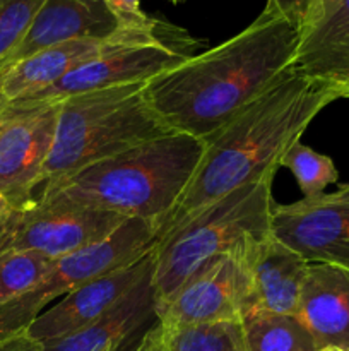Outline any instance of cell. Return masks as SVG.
Returning <instances> with one entry per match:
<instances>
[{
	"instance_id": "cell-7",
	"label": "cell",
	"mask_w": 349,
	"mask_h": 351,
	"mask_svg": "<svg viewBox=\"0 0 349 351\" xmlns=\"http://www.w3.org/2000/svg\"><path fill=\"white\" fill-rule=\"evenodd\" d=\"M157 239L159 228L154 223L127 219L108 239L55 259L47 276L33 290L0 307V341L26 332L51 302L142 259L154 249Z\"/></svg>"
},
{
	"instance_id": "cell-9",
	"label": "cell",
	"mask_w": 349,
	"mask_h": 351,
	"mask_svg": "<svg viewBox=\"0 0 349 351\" xmlns=\"http://www.w3.org/2000/svg\"><path fill=\"white\" fill-rule=\"evenodd\" d=\"M58 108L60 101L0 105V197L9 208L31 204L43 187Z\"/></svg>"
},
{
	"instance_id": "cell-11",
	"label": "cell",
	"mask_w": 349,
	"mask_h": 351,
	"mask_svg": "<svg viewBox=\"0 0 349 351\" xmlns=\"http://www.w3.org/2000/svg\"><path fill=\"white\" fill-rule=\"evenodd\" d=\"M270 233L308 264L349 271V184L332 194L274 204Z\"/></svg>"
},
{
	"instance_id": "cell-24",
	"label": "cell",
	"mask_w": 349,
	"mask_h": 351,
	"mask_svg": "<svg viewBox=\"0 0 349 351\" xmlns=\"http://www.w3.org/2000/svg\"><path fill=\"white\" fill-rule=\"evenodd\" d=\"M318 0H267L266 12L289 23L298 33L307 27L317 10Z\"/></svg>"
},
{
	"instance_id": "cell-5",
	"label": "cell",
	"mask_w": 349,
	"mask_h": 351,
	"mask_svg": "<svg viewBox=\"0 0 349 351\" xmlns=\"http://www.w3.org/2000/svg\"><path fill=\"white\" fill-rule=\"evenodd\" d=\"M272 180L236 189L164 230L154 247V300H166L211 259L270 235Z\"/></svg>"
},
{
	"instance_id": "cell-2",
	"label": "cell",
	"mask_w": 349,
	"mask_h": 351,
	"mask_svg": "<svg viewBox=\"0 0 349 351\" xmlns=\"http://www.w3.org/2000/svg\"><path fill=\"white\" fill-rule=\"evenodd\" d=\"M341 98L337 89L294 69L281 77L205 141L197 170L161 233L236 189L274 180L311 120Z\"/></svg>"
},
{
	"instance_id": "cell-1",
	"label": "cell",
	"mask_w": 349,
	"mask_h": 351,
	"mask_svg": "<svg viewBox=\"0 0 349 351\" xmlns=\"http://www.w3.org/2000/svg\"><path fill=\"white\" fill-rule=\"evenodd\" d=\"M300 33L262 10L250 26L147 82L157 115L173 132L207 141L293 71Z\"/></svg>"
},
{
	"instance_id": "cell-33",
	"label": "cell",
	"mask_w": 349,
	"mask_h": 351,
	"mask_svg": "<svg viewBox=\"0 0 349 351\" xmlns=\"http://www.w3.org/2000/svg\"><path fill=\"white\" fill-rule=\"evenodd\" d=\"M159 331H161V329H159ZM159 350H161V346H159Z\"/></svg>"
},
{
	"instance_id": "cell-17",
	"label": "cell",
	"mask_w": 349,
	"mask_h": 351,
	"mask_svg": "<svg viewBox=\"0 0 349 351\" xmlns=\"http://www.w3.org/2000/svg\"><path fill=\"white\" fill-rule=\"evenodd\" d=\"M115 36L108 40L64 41L9 65L0 72V105L41 95L68 72L101 55Z\"/></svg>"
},
{
	"instance_id": "cell-23",
	"label": "cell",
	"mask_w": 349,
	"mask_h": 351,
	"mask_svg": "<svg viewBox=\"0 0 349 351\" xmlns=\"http://www.w3.org/2000/svg\"><path fill=\"white\" fill-rule=\"evenodd\" d=\"M44 0H0V69L29 31Z\"/></svg>"
},
{
	"instance_id": "cell-28",
	"label": "cell",
	"mask_w": 349,
	"mask_h": 351,
	"mask_svg": "<svg viewBox=\"0 0 349 351\" xmlns=\"http://www.w3.org/2000/svg\"><path fill=\"white\" fill-rule=\"evenodd\" d=\"M335 2H337V0H318V3H317V10H315V14H313V17H311V21H313L315 17L318 16V14L324 12L325 9H328V7H331V5H334ZM311 21H310V23H311ZM310 23H308V24H310ZM308 24H307V26H308Z\"/></svg>"
},
{
	"instance_id": "cell-25",
	"label": "cell",
	"mask_w": 349,
	"mask_h": 351,
	"mask_svg": "<svg viewBox=\"0 0 349 351\" xmlns=\"http://www.w3.org/2000/svg\"><path fill=\"white\" fill-rule=\"evenodd\" d=\"M109 12L125 29H146L156 24L157 19L147 16L140 7V0H105Z\"/></svg>"
},
{
	"instance_id": "cell-18",
	"label": "cell",
	"mask_w": 349,
	"mask_h": 351,
	"mask_svg": "<svg viewBox=\"0 0 349 351\" xmlns=\"http://www.w3.org/2000/svg\"><path fill=\"white\" fill-rule=\"evenodd\" d=\"M153 274L154 271L91 324L64 338L43 343V351H103L112 346L120 348L127 338L139 331L151 319H156Z\"/></svg>"
},
{
	"instance_id": "cell-3",
	"label": "cell",
	"mask_w": 349,
	"mask_h": 351,
	"mask_svg": "<svg viewBox=\"0 0 349 351\" xmlns=\"http://www.w3.org/2000/svg\"><path fill=\"white\" fill-rule=\"evenodd\" d=\"M205 141L170 132L47 182L40 195L60 197L161 230L198 167Z\"/></svg>"
},
{
	"instance_id": "cell-21",
	"label": "cell",
	"mask_w": 349,
	"mask_h": 351,
	"mask_svg": "<svg viewBox=\"0 0 349 351\" xmlns=\"http://www.w3.org/2000/svg\"><path fill=\"white\" fill-rule=\"evenodd\" d=\"M55 259L36 250L0 254V307L33 290L48 274Z\"/></svg>"
},
{
	"instance_id": "cell-8",
	"label": "cell",
	"mask_w": 349,
	"mask_h": 351,
	"mask_svg": "<svg viewBox=\"0 0 349 351\" xmlns=\"http://www.w3.org/2000/svg\"><path fill=\"white\" fill-rule=\"evenodd\" d=\"M127 218L60 197L36 195L24 208H7L0 219V254L36 250L50 259L108 239Z\"/></svg>"
},
{
	"instance_id": "cell-32",
	"label": "cell",
	"mask_w": 349,
	"mask_h": 351,
	"mask_svg": "<svg viewBox=\"0 0 349 351\" xmlns=\"http://www.w3.org/2000/svg\"><path fill=\"white\" fill-rule=\"evenodd\" d=\"M103 351H120V348H118V346H112V348H108V350H103Z\"/></svg>"
},
{
	"instance_id": "cell-29",
	"label": "cell",
	"mask_w": 349,
	"mask_h": 351,
	"mask_svg": "<svg viewBox=\"0 0 349 351\" xmlns=\"http://www.w3.org/2000/svg\"><path fill=\"white\" fill-rule=\"evenodd\" d=\"M7 208H9V204H7L5 201H3L2 197H0V219H2V216L5 215V211H7Z\"/></svg>"
},
{
	"instance_id": "cell-6",
	"label": "cell",
	"mask_w": 349,
	"mask_h": 351,
	"mask_svg": "<svg viewBox=\"0 0 349 351\" xmlns=\"http://www.w3.org/2000/svg\"><path fill=\"white\" fill-rule=\"evenodd\" d=\"M198 41L185 29L164 21L146 29H120L101 55L68 72L41 95L7 105L60 101L67 96L113 86L149 82L194 55Z\"/></svg>"
},
{
	"instance_id": "cell-12",
	"label": "cell",
	"mask_w": 349,
	"mask_h": 351,
	"mask_svg": "<svg viewBox=\"0 0 349 351\" xmlns=\"http://www.w3.org/2000/svg\"><path fill=\"white\" fill-rule=\"evenodd\" d=\"M240 254L248 276V297L243 317L296 314L308 271L307 261L272 233L263 239H250L240 247Z\"/></svg>"
},
{
	"instance_id": "cell-26",
	"label": "cell",
	"mask_w": 349,
	"mask_h": 351,
	"mask_svg": "<svg viewBox=\"0 0 349 351\" xmlns=\"http://www.w3.org/2000/svg\"><path fill=\"white\" fill-rule=\"evenodd\" d=\"M0 351H43L41 343L34 341L27 332L12 336L0 341Z\"/></svg>"
},
{
	"instance_id": "cell-14",
	"label": "cell",
	"mask_w": 349,
	"mask_h": 351,
	"mask_svg": "<svg viewBox=\"0 0 349 351\" xmlns=\"http://www.w3.org/2000/svg\"><path fill=\"white\" fill-rule=\"evenodd\" d=\"M123 29L105 0H44L33 24L2 69L53 45L72 40H108Z\"/></svg>"
},
{
	"instance_id": "cell-10",
	"label": "cell",
	"mask_w": 349,
	"mask_h": 351,
	"mask_svg": "<svg viewBox=\"0 0 349 351\" xmlns=\"http://www.w3.org/2000/svg\"><path fill=\"white\" fill-rule=\"evenodd\" d=\"M240 247L205 263L166 300L157 304V324L177 329L216 322H242L248 297V276Z\"/></svg>"
},
{
	"instance_id": "cell-16",
	"label": "cell",
	"mask_w": 349,
	"mask_h": 351,
	"mask_svg": "<svg viewBox=\"0 0 349 351\" xmlns=\"http://www.w3.org/2000/svg\"><path fill=\"white\" fill-rule=\"evenodd\" d=\"M293 69L349 98V0H337L301 31Z\"/></svg>"
},
{
	"instance_id": "cell-19",
	"label": "cell",
	"mask_w": 349,
	"mask_h": 351,
	"mask_svg": "<svg viewBox=\"0 0 349 351\" xmlns=\"http://www.w3.org/2000/svg\"><path fill=\"white\" fill-rule=\"evenodd\" d=\"M248 351H315L313 339L294 315L255 314L242 321Z\"/></svg>"
},
{
	"instance_id": "cell-13",
	"label": "cell",
	"mask_w": 349,
	"mask_h": 351,
	"mask_svg": "<svg viewBox=\"0 0 349 351\" xmlns=\"http://www.w3.org/2000/svg\"><path fill=\"white\" fill-rule=\"evenodd\" d=\"M153 271L154 249L137 263L103 274L65 295L62 300L34 319L33 324L27 328V336L43 345L86 328L112 308Z\"/></svg>"
},
{
	"instance_id": "cell-31",
	"label": "cell",
	"mask_w": 349,
	"mask_h": 351,
	"mask_svg": "<svg viewBox=\"0 0 349 351\" xmlns=\"http://www.w3.org/2000/svg\"><path fill=\"white\" fill-rule=\"evenodd\" d=\"M168 2H171V3H174V5H178V3L185 2V0H168Z\"/></svg>"
},
{
	"instance_id": "cell-20",
	"label": "cell",
	"mask_w": 349,
	"mask_h": 351,
	"mask_svg": "<svg viewBox=\"0 0 349 351\" xmlns=\"http://www.w3.org/2000/svg\"><path fill=\"white\" fill-rule=\"evenodd\" d=\"M159 351H248L242 322L168 329L161 324Z\"/></svg>"
},
{
	"instance_id": "cell-22",
	"label": "cell",
	"mask_w": 349,
	"mask_h": 351,
	"mask_svg": "<svg viewBox=\"0 0 349 351\" xmlns=\"http://www.w3.org/2000/svg\"><path fill=\"white\" fill-rule=\"evenodd\" d=\"M281 167L294 175L303 197L307 199L324 194L325 187L339 180V171L332 158L317 153L301 141L293 144L284 154Z\"/></svg>"
},
{
	"instance_id": "cell-15",
	"label": "cell",
	"mask_w": 349,
	"mask_h": 351,
	"mask_svg": "<svg viewBox=\"0 0 349 351\" xmlns=\"http://www.w3.org/2000/svg\"><path fill=\"white\" fill-rule=\"evenodd\" d=\"M294 317L318 348L349 351V271L308 264Z\"/></svg>"
},
{
	"instance_id": "cell-27",
	"label": "cell",
	"mask_w": 349,
	"mask_h": 351,
	"mask_svg": "<svg viewBox=\"0 0 349 351\" xmlns=\"http://www.w3.org/2000/svg\"><path fill=\"white\" fill-rule=\"evenodd\" d=\"M161 346V331L159 326H154L153 329L144 335V338L140 339V343L137 345V348L133 351H159Z\"/></svg>"
},
{
	"instance_id": "cell-4",
	"label": "cell",
	"mask_w": 349,
	"mask_h": 351,
	"mask_svg": "<svg viewBox=\"0 0 349 351\" xmlns=\"http://www.w3.org/2000/svg\"><path fill=\"white\" fill-rule=\"evenodd\" d=\"M170 132L151 103L147 82L67 96L60 99L43 185Z\"/></svg>"
},
{
	"instance_id": "cell-30",
	"label": "cell",
	"mask_w": 349,
	"mask_h": 351,
	"mask_svg": "<svg viewBox=\"0 0 349 351\" xmlns=\"http://www.w3.org/2000/svg\"><path fill=\"white\" fill-rule=\"evenodd\" d=\"M315 351H344V350H339V348H318Z\"/></svg>"
}]
</instances>
